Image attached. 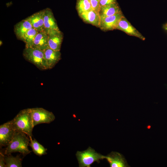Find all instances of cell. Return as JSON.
Returning <instances> with one entry per match:
<instances>
[{"label": "cell", "mask_w": 167, "mask_h": 167, "mask_svg": "<svg viewBox=\"0 0 167 167\" xmlns=\"http://www.w3.org/2000/svg\"><path fill=\"white\" fill-rule=\"evenodd\" d=\"M85 22L99 28L100 17L99 13L93 10L79 14Z\"/></svg>", "instance_id": "14"}, {"label": "cell", "mask_w": 167, "mask_h": 167, "mask_svg": "<svg viewBox=\"0 0 167 167\" xmlns=\"http://www.w3.org/2000/svg\"><path fill=\"white\" fill-rule=\"evenodd\" d=\"M11 121L16 132H22L29 137H32L34 126L31 108L20 111Z\"/></svg>", "instance_id": "1"}, {"label": "cell", "mask_w": 167, "mask_h": 167, "mask_svg": "<svg viewBox=\"0 0 167 167\" xmlns=\"http://www.w3.org/2000/svg\"><path fill=\"white\" fill-rule=\"evenodd\" d=\"M76 8L79 14L93 10L89 0H77Z\"/></svg>", "instance_id": "21"}, {"label": "cell", "mask_w": 167, "mask_h": 167, "mask_svg": "<svg viewBox=\"0 0 167 167\" xmlns=\"http://www.w3.org/2000/svg\"><path fill=\"white\" fill-rule=\"evenodd\" d=\"M32 28L30 22L24 19L15 25L14 31L17 38L23 41L25 34Z\"/></svg>", "instance_id": "16"}, {"label": "cell", "mask_w": 167, "mask_h": 167, "mask_svg": "<svg viewBox=\"0 0 167 167\" xmlns=\"http://www.w3.org/2000/svg\"><path fill=\"white\" fill-rule=\"evenodd\" d=\"M6 167H21L22 158L19 155L14 156L11 155L4 156Z\"/></svg>", "instance_id": "19"}, {"label": "cell", "mask_w": 167, "mask_h": 167, "mask_svg": "<svg viewBox=\"0 0 167 167\" xmlns=\"http://www.w3.org/2000/svg\"><path fill=\"white\" fill-rule=\"evenodd\" d=\"M15 132L11 120L0 126V148L9 144Z\"/></svg>", "instance_id": "6"}, {"label": "cell", "mask_w": 167, "mask_h": 167, "mask_svg": "<svg viewBox=\"0 0 167 167\" xmlns=\"http://www.w3.org/2000/svg\"><path fill=\"white\" fill-rule=\"evenodd\" d=\"M34 126L41 123H49L55 118L54 114L42 108H31Z\"/></svg>", "instance_id": "5"}, {"label": "cell", "mask_w": 167, "mask_h": 167, "mask_svg": "<svg viewBox=\"0 0 167 167\" xmlns=\"http://www.w3.org/2000/svg\"><path fill=\"white\" fill-rule=\"evenodd\" d=\"M44 10L35 13L24 19L28 21L34 28L39 32L45 31L43 15Z\"/></svg>", "instance_id": "12"}, {"label": "cell", "mask_w": 167, "mask_h": 167, "mask_svg": "<svg viewBox=\"0 0 167 167\" xmlns=\"http://www.w3.org/2000/svg\"><path fill=\"white\" fill-rule=\"evenodd\" d=\"M99 1L100 0H99Z\"/></svg>", "instance_id": "26"}, {"label": "cell", "mask_w": 167, "mask_h": 167, "mask_svg": "<svg viewBox=\"0 0 167 167\" xmlns=\"http://www.w3.org/2000/svg\"><path fill=\"white\" fill-rule=\"evenodd\" d=\"M47 34L49 47L54 50L60 51L63 39V33L60 30H54Z\"/></svg>", "instance_id": "9"}, {"label": "cell", "mask_w": 167, "mask_h": 167, "mask_svg": "<svg viewBox=\"0 0 167 167\" xmlns=\"http://www.w3.org/2000/svg\"><path fill=\"white\" fill-rule=\"evenodd\" d=\"M30 142V138L26 134L15 132L12 140L6 146L4 154L9 155L13 152H18L25 156L31 152L28 148Z\"/></svg>", "instance_id": "2"}, {"label": "cell", "mask_w": 167, "mask_h": 167, "mask_svg": "<svg viewBox=\"0 0 167 167\" xmlns=\"http://www.w3.org/2000/svg\"><path fill=\"white\" fill-rule=\"evenodd\" d=\"M123 16L121 13L109 16L100 17L99 28L105 31L116 29L119 21Z\"/></svg>", "instance_id": "7"}, {"label": "cell", "mask_w": 167, "mask_h": 167, "mask_svg": "<svg viewBox=\"0 0 167 167\" xmlns=\"http://www.w3.org/2000/svg\"><path fill=\"white\" fill-rule=\"evenodd\" d=\"M48 38V34L45 31L39 32L34 39L31 47L44 51L49 48Z\"/></svg>", "instance_id": "15"}, {"label": "cell", "mask_w": 167, "mask_h": 167, "mask_svg": "<svg viewBox=\"0 0 167 167\" xmlns=\"http://www.w3.org/2000/svg\"><path fill=\"white\" fill-rule=\"evenodd\" d=\"M76 156L79 167H90L94 162L98 163L100 160L104 159V156L97 153L90 147L85 151H77Z\"/></svg>", "instance_id": "4"}, {"label": "cell", "mask_w": 167, "mask_h": 167, "mask_svg": "<svg viewBox=\"0 0 167 167\" xmlns=\"http://www.w3.org/2000/svg\"><path fill=\"white\" fill-rule=\"evenodd\" d=\"M110 165V167H129L126 159L121 153L112 151L107 155L104 156Z\"/></svg>", "instance_id": "10"}, {"label": "cell", "mask_w": 167, "mask_h": 167, "mask_svg": "<svg viewBox=\"0 0 167 167\" xmlns=\"http://www.w3.org/2000/svg\"><path fill=\"white\" fill-rule=\"evenodd\" d=\"M30 139V143L29 146L32 148L33 152L36 155L39 156L46 155L47 153V149L40 143L35 139L33 140L32 137H29Z\"/></svg>", "instance_id": "18"}, {"label": "cell", "mask_w": 167, "mask_h": 167, "mask_svg": "<svg viewBox=\"0 0 167 167\" xmlns=\"http://www.w3.org/2000/svg\"><path fill=\"white\" fill-rule=\"evenodd\" d=\"M122 13L117 3L101 7L99 14L100 17L109 16Z\"/></svg>", "instance_id": "17"}, {"label": "cell", "mask_w": 167, "mask_h": 167, "mask_svg": "<svg viewBox=\"0 0 167 167\" xmlns=\"http://www.w3.org/2000/svg\"><path fill=\"white\" fill-rule=\"evenodd\" d=\"M44 52L45 58L48 69L53 68L61 59L60 51L54 50L49 48Z\"/></svg>", "instance_id": "13"}, {"label": "cell", "mask_w": 167, "mask_h": 167, "mask_svg": "<svg viewBox=\"0 0 167 167\" xmlns=\"http://www.w3.org/2000/svg\"><path fill=\"white\" fill-rule=\"evenodd\" d=\"M4 154L0 151V167H6Z\"/></svg>", "instance_id": "24"}, {"label": "cell", "mask_w": 167, "mask_h": 167, "mask_svg": "<svg viewBox=\"0 0 167 167\" xmlns=\"http://www.w3.org/2000/svg\"><path fill=\"white\" fill-rule=\"evenodd\" d=\"M44 10L43 19L45 31L47 33L52 30H59L51 9L49 8H46Z\"/></svg>", "instance_id": "11"}, {"label": "cell", "mask_w": 167, "mask_h": 167, "mask_svg": "<svg viewBox=\"0 0 167 167\" xmlns=\"http://www.w3.org/2000/svg\"><path fill=\"white\" fill-rule=\"evenodd\" d=\"M39 31L32 28L24 35L23 41L25 44V47H31L34 39Z\"/></svg>", "instance_id": "20"}, {"label": "cell", "mask_w": 167, "mask_h": 167, "mask_svg": "<svg viewBox=\"0 0 167 167\" xmlns=\"http://www.w3.org/2000/svg\"><path fill=\"white\" fill-rule=\"evenodd\" d=\"M121 30L127 34L138 38L144 41L145 38L123 16L120 19L117 29Z\"/></svg>", "instance_id": "8"}, {"label": "cell", "mask_w": 167, "mask_h": 167, "mask_svg": "<svg viewBox=\"0 0 167 167\" xmlns=\"http://www.w3.org/2000/svg\"><path fill=\"white\" fill-rule=\"evenodd\" d=\"M116 0H100L99 1L101 7L117 3Z\"/></svg>", "instance_id": "23"}, {"label": "cell", "mask_w": 167, "mask_h": 167, "mask_svg": "<svg viewBox=\"0 0 167 167\" xmlns=\"http://www.w3.org/2000/svg\"><path fill=\"white\" fill-rule=\"evenodd\" d=\"M2 41H0V46L2 45Z\"/></svg>", "instance_id": "25"}, {"label": "cell", "mask_w": 167, "mask_h": 167, "mask_svg": "<svg viewBox=\"0 0 167 167\" xmlns=\"http://www.w3.org/2000/svg\"><path fill=\"white\" fill-rule=\"evenodd\" d=\"M24 58L41 70L48 69L43 51L33 47L26 48L23 52Z\"/></svg>", "instance_id": "3"}, {"label": "cell", "mask_w": 167, "mask_h": 167, "mask_svg": "<svg viewBox=\"0 0 167 167\" xmlns=\"http://www.w3.org/2000/svg\"><path fill=\"white\" fill-rule=\"evenodd\" d=\"M93 9L99 13L101 6L99 0H89Z\"/></svg>", "instance_id": "22"}]
</instances>
